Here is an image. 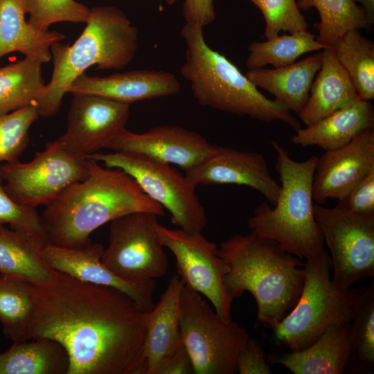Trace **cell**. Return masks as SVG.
<instances>
[{
	"label": "cell",
	"instance_id": "cell-1",
	"mask_svg": "<svg viewBox=\"0 0 374 374\" xmlns=\"http://www.w3.org/2000/svg\"><path fill=\"white\" fill-rule=\"evenodd\" d=\"M31 283L30 338L59 342L69 356L68 374H147V312L128 295L55 270L49 280Z\"/></svg>",
	"mask_w": 374,
	"mask_h": 374
},
{
	"label": "cell",
	"instance_id": "cell-2",
	"mask_svg": "<svg viewBox=\"0 0 374 374\" xmlns=\"http://www.w3.org/2000/svg\"><path fill=\"white\" fill-rule=\"evenodd\" d=\"M86 163L87 177L64 190L41 215L48 243L81 248L91 242L89 235L96 229L125 215H164L163 206L122 170L103 167L89 157Z\"/></svg>",
	"mask_w": 374,
	"mask_h": 374
},
{
	"label": "cell",
	"instance_id": "cell-3",
	"mask_svg": "<svg viewBox=\"0 0 374 374\" xmlns=\"http://www.w3.org/2000/svg\"><path fill=\"white\" fill-rule=\"evenodd\" d=\"M218 254L228 266L226 293L234 299L249 292L256 302L258 322L273 330L300 296L304 262L251 232L224 240Z\"/></svg>",
	"mask_w": 374,
	"mask_h": 374
},
{
	"label": "cell",
	"instance_id": "cell-4",
	"mask_svg": "<svg viewBox=\"0 0 374 374\" xmlns=\"http://www.w3.org/2000/svg\"><path fill=\"white\" fill-rule=\"evenodd\" d=\"M82 34L71 45L57 42L51 46L53 69L37 100L39 116L55 114L73 81L92 66L101 70L127 66L138 48L139 30L115 6H95Z\"/></svg>",
	"mask_w": 374,
	"mask_h": 374
},
{
	"label": "cell",
	"instance_id": "cell-5",
	"mask_svg": "<svg viewBox=\"0 0 374 374\" xmlns=\"http://www.w3.org/2000/svg\"><path fill=\"white\" fill-rule=\"evenodd\" d=\"M181 36L186 50L180 72L199 105L260 121H279L295 130L301 127L289 109L267 98L232 62L207 44L202 27L186 23Z\"/></svg>",
	"mask_w": 374,
	"mask_h": 374
},
{
	"label": "cell",
	"instance_id": "cell-6",
	"mask_svg": "<svg viewBox=\"0 0 374 374\" xmlns=\"http://www.w3.org/2000/svg\"><path fill=\"white\" fill-rule=\"evenodd\" d=\"M275 168L280 182L274 208L262 202L247 220L251 233L276 242L285 251L301 259L324 251V240L314 211L312 181L317 157L304 161L292 159L277 141Z\"/></svg>",
	"mask_w": 374,
	"mask_h": 374
},
{
	"label": "cell",
	"instance_id": "cell-7",
	"mask_svg": "<svg viewBox=\"0 0 374 374\" xmlns=\"http://www.w3.org/2000/svg\"><path fill=\"white\" fill-rule=\"evenodd\" d=\"M331 258L325 250L303 265L304 283L292 311L273 329L291 351L306 348L332 325L349 321L355 288H343L330 277Z\"/></svg>",
	"mask_w": 374,
	"mask_h": 374
},
{
	"label": "cell",
	"instance_id": "cell-8",
	"mask_svg": "<svg viewBox=\"0 0 374 374\" xmlns=\"http://www.w3.org/2000/svg\"><path fill=\"white\" fill-rule=\"evenodd\" d=\"M179 328L194 374L237 373V356L249 333L232 318L218 315L202 294L186 285L179 301Z\"/></svg>",
	"mask_w": 374,
	"mask_h": 374
},
{
	"label": "cell",
	"instance_id": "cell-9",
	"mask_svg": "<svg viewBox=\"0 0 374 374\" xmlns=\"http://www.w3.org/2000/svg\"><path fill=\"white\" fill-rule=\"evenodd\" d=\"M88 157L128 174L148 197L168 211L172 223L177 228L194 233L202 232L206 227V215L196 194V186L170 164L114 151L96 152Z\"/></svg>",
	"mask_w": 374,
	"mask_h": 374
},
{
	"label": "cell",
	"instance_id": "cell-10",
	"mask_svg": "<svg viewBox=\"0 0 374 374\" xmlns=\"http://www.w3.org/2000/svg\"><path fill=\"white\" fill-rule=\"evenodd\" d=\"M157 217L152 213L136 212L112 220L108 244L101 256L104 265L132 283L166 275L168 258L157 230Z\"/></svg>",
	"mask_w": 374,
	"mask_h": 374
},
{
	"label": "cell",
	"instance_id": "cell-11",
	"mask_svg": "<svg viewBox=\"0 0 374 374\" xmlns=\"http://www.w3.org/2000/svg\"><path fill=\"white\" fill-rule=\"evenodd\" d=\"M316 222L330 253L332 280L350 288L374 276V213L314 205Z\"/></svg>",
	"mask_w": 374,
	"mask_h": 374
},
{
	"label": "cell",
	"instance_id": "cell-12",
	"mask_svg": "<svg viewBox=\"0 0 374 374\" xmlns=\"http://www.w3.org/2000/svg\"><path fill=\"white\" fill-rule=\"evenodd\" d=\"M87 158L63 148L55 140L47 142L29 162L0 165L4 189L20 204L46 206L70 185L87 177Z\"/></svg>",
	"mask_w": 374,
	"mask_h": 374
},
{
	"label": "cell",
	"instance_id": "cell-13",
	"mask_svg": "<svg viewBox=\"0 0 374 374\" xmlns=\"http://www.w3.org/2000/svg\"><path fill=\"white\" fill-rule=\"evenodd\" d=\"M157 230L163 246L175 256L177 274L185 285L204 296L221 317L231 319L233 299L224 287L228 266L219 256L217 244L201 232L172 229L159 223Z\"/></svg>",
	"mask_w": 374,
	"mask_h": 374
},
{
	"label": "cell",
	"instance_id": "cell-14",
	"mask_svg": "<svg viewBox=\"0 0 374 374\" xmlns=\"http://www.w3.org/2000/svg\"><path fill=\"white\" fill-rule=\"evenodd\" d=\"M73 96L66 131L55 141L69 152L87 158L105 148L125 128L130 105L95 95Z\"/></svg>",
	"mask_w": 374,
	"mask_h": 374
},
{
	"label": "cell",
	"instance_id": "cell-15",
	"mask_svg": "<svg viewBox=\"0 0 374 374\" xmlns=\"http://www.w3.org/2000/svg\"><path fill=\"white\" fill-rule=\"evenodd\" d=\"M215 147L197 132L178 125H161L143 133H134L125 128L105 148L174 164L186 172L202 163Z\"/></svg>",
	"mask_w": 374,
	"mask_h": 374
},
{
	"label": "cell",
	"instance_id": "cell-16",
	"mask_svg": "<svg viewBox=\"0 0 374 374\" xmlns=\"http://www.w3.org/2000/svg\"><path fill=\"white\" fill-rule=\"evenodd\" d=\"M185 176L195 186L233 184L250 187L261 193L272 206L280 190L262 154L228 147L215 146L210 156L186 172Z\"/></svg>",
	"mask_w": 374,
	"mask_h": 374
},
{
	"label": "cell",
	"instance_id": "cell-17",
	"mask_svg": "<svg viewBox=\"0 0 374 374\" xmlns=\"http://www.w3.org/2000/svg\"><path fill=\"white\" fill-rule=\"evenodd\" d=\"M373 168L374 129H368L317 158L312 181L314 200L323 204L329 198L342 199Z\"/></svg>",
	"mask_w": 374,
	"mask_h": 374
},
{
	"label": "cell",
	"instance_id": "cell-18",
	"mask_svg": "<svg viewBox=\"0 0 374 374\" xmlns=\"http://www.w3.org/2000/svg\"><path fill=\"white\" fill-rule=\"evenodd\" d=\"M104 247L89 242L81 248H69L48 243L44 247L42 256L47 265L75 279L117 289L133 299L143 311L154 306V280L132 283L125 280L107 268L102 262Z\"/></svg>",
	"mask_w": 374,
	"mask_h": 374
},
{
	"label": "cell",
	"instance_id": "cell-19",
	"mask_svg": "<svg viewBox=\"0 0 374 374\" xmlns=\"http://www.w3.org/2000/svg\"><path fill=\"white\" fill-rule=\"evenodd\" d=\"M181 85L171 72L134 70L104 77L82 73L71 84L68 93L90 94L130 105L136 101L173 96Z\"/></svg>",
	"mask_w": 374,
	"mask_h": 374
},
{
	"label": "cell",
	"instance_id": "cell-20",
	"mask_svg": "<svg viewBox=\"0 0 374 374\" xmlns=\"http://www.w3.org/2000/svg\"><path fill=\"white\" fill-rule=\"evenodd\" d=\"M184 285L179 274H174L157 303L147 312L143 345L147 374H156L161 362L183 344L179 301Z\"/></svg>",
	"mask_w": 374,
	"mask_h": 374
},
{
	"label": "cell",
	"instance_id": "cell-21",
	"mask_svg": "<svg viewBox=\"0 0 374 374\" xmlns=\"http://www.w3.org/2000/svg\"><path fill=\"white\" fill-rule=\"evenodd\" d=\"M368 129H374L373 106L370 101L358 98L305 128L300 127L291 141L294 145H317L326 151L348 143Z\"/></svg>",
	"mask_w": 374,
	"mask_h": 374
},
{
	"label": "cell",
	"instance_id": "cell-22",
	"mask_svg": "<svg viewBox=\"0 0 374 374\" xmlns=\"http://www.w3.org/2000/svg\"><path fill=\"white\" fill-rule=\"evenodd\" d=\"M350 321L330 326L306 348L277 358L294 374H341L348 365Z\"/></svg>",
	"mask_w": 374,
	"mask_h": 374
},
{
	"label": "cell",
	"instance_id": "cell-23",
	"mask_svg": "<svg viewBox=\"0 0 374 374\" xmlns=\"http://www.w3.org/2000/svg\"><path fill=\"white\" fill-rule=\"evenodd\" d=\"M358 98L357 90L336 58L332 47H328L323 49L321 67L299 116L306 126L310 125Z\"/></svg>",
	"mask_w": 374,
	"mask_h": 374
},
{
	"label": "cell",
	"instance_id": "cell-24",
	"mask_svg": "<svg viewBox=\"0 0 374 374\" xmlns=\"http://www.w3.org/2000/svg\"><path fill=\"white\" fill-rule=\"evenodd\" d=\"M26 0H0V58L19 52L25 57L48 62L51 46L64 35L55 30L40 31L26 20Z\"/></svg>",
	"mask_w": 374,
	"mask_h": 374
},
{
	"label": "cell",
	"instance_id": "cell-25",
	"mask_svg": "<svg viewBox=\"0 0 374 374\" xmlns=\"http://www.w3.org/2000/svg\"><path fill=\"white\" fill-rule=\"evenodd\" d=\"M321 60L322 52H319L285 66L249 70L246 75L257 87L268 91L274 100L299 114L308 100Z\"/></svg>",
	"mask_w": 374,
	"mask_h": 374
},
{
	"label": "cell",
	"instance_id": "cell-26",
	"mask_svg": "<svg viewBox=\"0 0 374 374\" xmlns=\"http://www.w3.org/2000/svg\"><path fill=\"white\" fill-rule=\"evenodd\" d=\"M45 235L0 226V274L39 283L50 279L53 270L45 262Z\"/></svg>",
	"mask_w": 374,
	"mask_h": 374
},
{
	"label": "cell",
	"instance_id": "cell-27",
	"mask_svg": "<svg viewBox=\"0 0 374 374\" xmlns=\"http://www.w3.org/2000/svg\"><path fill=\"white\" fill-rule=\"evenodd\" d=\"M65 348L48 338L13 342L0 353V374H68Z\"/></svg>",
	"mask_w": 374,
	"mask_h": 374
},
{
	"label": "cell",
	"instance_id": "cell-28",
	"mask_svg": "<svg viewBox=\"0 0 374 374\" xmlns=\"http://www.w3.org/2000/svg\"><path fill=\"white\" fill-rule=\"evenodd\" d=\"M347 373L368 374L374 368V283L355 288L350 328Z\"/></svg>",
	"mask_w": 374,
	"mask_h": 374
},
{
	"label": "cell",
	"instance_id": "cell-29",
	"mask_svg": "<svg viewBox=\"0 0 374 374\" xmlns=\"http://www.w3.org/2000/svg\"><path fill=\"white\" fill-rule=\"evenodd\" d=\"M35 309L30 282L0 274V323L5 336L12 342L30 340Z\"/></svg>",
	"mask_w": 374,
	"mask_h": 374
},
{
	"label": "cell",
	"instance_id": "cell-30",
	"mask_svg": "<svg viewBox=\"0 0 374 374\" xmlns=\"http://www.w3.org/2000/svg\"><path fill=\"white\" fill-rule=\"evenodd\" d=\"M39 61L24 57L0 68V116L30 106L45 87Z\"/></svg>",
	"mask_w": 374,
	"mask_h": 374
},
{
	"label": "cell",
	"instance_id": "cell-31",
	"mask_svg": "<svg viewBox=\"0 0 374 374\" xmlns=\"http://www.w3.org/2000/svg\"><path fill=\"white\" fill-rule=\"evenodd\" d=\"M336 58L353 83L359 98H374V44L358 29L344 33L332 46Z\"/></svg>",
	"mask_w": 374,
	"mask_h": 374
},
{
	"label": "cell",
	"instance_id": "cell-32",
	"mask_svg": "<svg viewBox=\"0 0 374 374\" xmlns=\"http://www.w3.org/2000/svg\"><path fill=\"white\" fill-rule=\"evenodd\" d=\"M296 3L299 10H317L320 21L314 24L319 32L317 40L327 47L332 46L350 29H367L371 26L362 8L355 0H299Z\"/></svg>",
	"mask_w": 374,
	"mask_h": 374
},
{
	"label": "cell",
	"instance_id": "cell-33",
	"mask_svg": "<svg viewBox=\"0 0 374 374\" xmlns=\"http://www.w3.org/2000/svg\"><path fill=\"white\" fill-rule=\"evenodd\" d=\"M327 46L317 40L308 30L278 35L265 42H254L249 46L246 66L249 70L271 65L280 68L292 64L308 52L323 50Z\"/></svg>",
	"mask_w": 374,
	"mask_h": 374
},
{
	"label": "cell",
	"instance_id": "cell-34",
	"mask_svg": "<svg viewBox=\"0 0 374 374\" xmlns=\"http://www.w3.org/2000/svg\"><path fill=\"white\" fill-rule=\"evenodd\" d=\"M39 115L30 105L0 116V164L19 161L29 141V130Z\"/></svg>",
	"mask_w": 374,
	"mask_h": 374
},
{
	"label": "cell",
	"instance_id": "cell-35",
	"mask_svg": "<svg viewBox=\"0 0 374 374\" xmlns=\"http://www.w3.org/2000/svg\"><path fill=\"white\" fill-rule=\"evenodd\" d=\"M28 22L40 31L57 22L87 23L91 8L75 0H26Z\"/></svg>",
	"mask_w": 374,
	"mask_h": 374
},
{
	"label": "cell",
	"instance_id": "cell-36",
	"mask_svg": "<svg viewBox=\"0 0 374 374\" xmlns=\"http://www.w3.org/2000/svg\"><path fill=\"white\" fill-rule=\"evenodd\" d=\"M249 1L258 8L264 17L267 39L278 36L280 31L294 33L308 30V22L296 0Z\"/></svg>",
	"mask_w": 374,
	"mask_h": 374
},
{
	"label": "cell",
	"instance_id": "cell-37",
	"mask_svg": "<svg viewBox=\"0 0 374 374\" xmlns=\"http://www.w3.org/2000/svg\"><path fill=\"white\" fill-rule=\"evenodd\" d=\"M5 224L13 229L46 236L41 215L36 208L15 201L4 189L0 175V226Z\"/></svg>",
	"mask_w": 374,
	"mask_h": 374
},
{
	"label": "cell",
	"instance_id": "cell-38",
	"mask_svg": "<svg viewBox=\"0 0 374 374\" xmlns=\"http://www.w3.org/2000/svg\"><path fill=\"white\" fill-rule=\"evenodd\" d=\"M357 213H374V168L336 205Z\"/></svg>",
	"mask_w": 374,
	"mask_h": 374
},
{
	"label": "cell",
	"instance_id": "cell-39",
	"mask_svg": "<svg viewBox=\"0 0 374 374\" xmlns=\"http://www.w3.org/2000/svg\"><path fill=\"white\" fill-rule=\"evenodd\" d=\"M236 369L239 374H270V364L263 349L250 337L238 352Z\"/></svg>",
	"mask_w": 374,
	"mask_h": 374
},
{
	"label": "cell",
	"instance_id": "cell-40",
	"mask_svg": "<svg viewBox=\"0 0 374 374\" xmlns=\"http://www.w3.org/2000/svg\"><path fill=\"white\" fill-rule=\"evenodd\" d=\"M182 13L186 24L204 28L215 19L213 0H184Z\"/></svg>",
	"mask_w": 374,
	"mask_h": 374
},
{
	"label": "cell",
	"instance_id": "cell-41",
	"mask_svg": "<svg viewBox=\"0 0 374 374\" xmlns=\"http://www.w3.org/2000/svg\"><path fill=\"white\" fill-rule=\"evenodd\" d=\"M193 367L190 355L182 344L159 365L156 374H190Z\"/></svg>",
	"mask_w": 374,
	"mask_h": 374
},
{
	"label": "cell",
	"instance_id": "cell-42",
	"mask_svg": "<svg viewBox=\"0 0 374 374\" xmlns=\"http://www.w3.org/2000/svg\"><path fill=\"white\" fill-rule=\"evenodd\" d=\"M356 3L362 5V8L365 14L367 21L371 25L374 22V0H355Z\"/></svg>",
	"mask_w": 374,
	"mask_h": 374
},
{
	"label": "cell",
	"instance_id": "cell-43",
	"mask_svg": "<svg viewBox=\"0 0 374 374\" xmlns=\"http://www.w3.org/2000/svg\"><path fill=\"white\" fill-rule=\"evenodd\" d=\"M153 1H164L167 3V5L172 6L176 2L177 0H153Z\"/></svg>",
	"mask_w": 374,
	"mask_h": 374
}]
</instances>
